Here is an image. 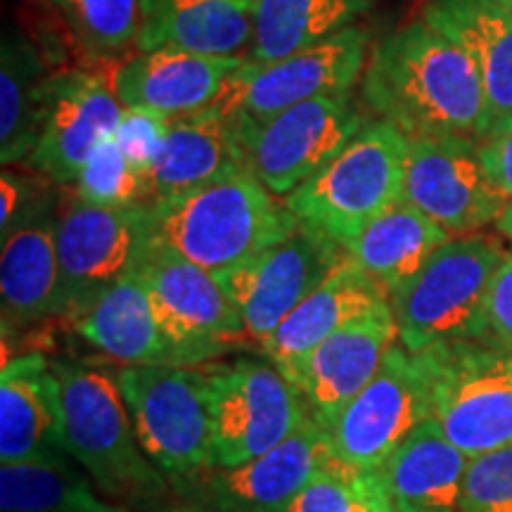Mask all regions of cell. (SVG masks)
Instances as JSON below:
<instances>
[{"label": "cell", "instance_id": "74e56055", "mask_svg": "<svg viewBox=\"0 0 512 512\" xmlns=\"http://www.w3.org/2000/svg\"><path fill=\"white\" fill-rule=\"evenodd\" d=\"M46 188H38L27 176H19L17 171L5 169L0 178V235L12 228L19 216L43 195Z\"/></svg>", "mask_w": 512, "mask_h": 512}, {"label": "cell", "instance_id": "603a6c76", "mask_svg": "<svg viewBox=\"0 0 512 512\" xmlns=\"http://www.w3.org/2000/svg\"><path fill=\"white\" fill-rule=\"evenodd\" d=\"M389 302V292L375 283L354 261L344 259L302 304L287 316L273 335L261 342L268 361L294 382L304 358L325 342L332 332L363 316L375 306Z\"/></svg>", "mask_w": 512, "mask_h": 512}, {"label": "cell", "instance_id": "7402d4cb", "mask_svg": "<svg viewBox=\"0 0 512 512\" xmlns=\"http://www.w3.org/2000/svg\"><path fill=\"white\" fill-rule=\"evenodd\" d=\"M422 22L451 38L475 62L482 79L489 133L512 131V17L494 0H427Z\"/></svg>", "mask_w": 512, "mask_h": 512}, {"label": "cell", "instance_id": "83f0119b", "mask_svg": "<svg viewBox=\"0 0 512 512\" xmlns=\"http://www.w3.org/2000/svg\"><path fill=\"white\" fill-rule=\"evenodd\" d=\"M50 79L41 50L17 27L0 53V159L5 166L34 155L46 119Z\"/></svg>", "mask_w": 512, "mask_h": 512}, {"label": "cell", "instance_id": "4fadbf2b", "mask_svg": "<svg viewBox=\"0 0 512 512\" xmlns=\"http://www.w3.org/2000/svg\"><path fill=\"white\" fill-rule=\"evenodd\" d=\"M366 57V31L349 27L285 60L268 64L245 60L209 110L223 117L266 119L320 95L349 93L366 69Z\"/></svg>", "mask_w": 512, "mask_h": 512}, {"label": "cell", "instance_id": "277c9868", "mask_svg": "<svg viewBox=\"0 0 512 512\" xmlns=\"http://www.w3.org/2000/svg\"><path fill=\"white\" fill-rule=\"evenodd\" d=\"M505 256L484 235L441 245L418 273L389 292L403 347L418 354L460 339L486 342V299Z\"/></svg>", "mask_w": 512, "mask_h": 512}, {"label": "cell", "instance_id": "d4e9b609", "mask_svg": "<svg viewBox=\"0 0 512 512\" xmlns=\"http://www.w3.org/2000/svg\"><path fill=\"white\" fill-rule=\"evenodd\" d=\"M242 169L245 162L228 117L207 107L171 119L157 162L143 178V204L181 195Z\"/></svg>", "mask_w": 512, "mask_h": 512}, {"label": "cell", "instance_id": "ba28073f", "mask_svg": "<svg viewBox=\"0 0 512 512\" xmlns=\"http://www.w3.org/2000/svg\"><path fill=\"white\" fill-rule=\"evenodd\" d=\"M432 361V420L467 458L512 446V349L479 339L425 349Z\"/></svg>", "mask_w": 512, "mask_h": 512}, {"label": "cell", "instance_id": "7bdbcfd3", "mask_svg": "<svg viewBox=\"0 0 512 512\" xmlns=\"http://www.w3.org/2000/svg\"><path fill=\"white\" fill-rule=\"evenodd\" d=\"M494 3L498 5V8H503L512 17V0H494Z\"/></svg>", "mask_w": 512, "mask_h": 512}, {"label": "cell", "instance_id": "b9f144b4", "mask_svg": "<svg viewBox=\"0 0 512 512\" xmlns=\"http://www.w3.org/2000/svg\"><path fill=\"white\" fill-rule=\"evenodd\" d=\"M162 512H221V510H207V508H195V505H185V508L162 510Z\"/></svg>", "mask_w": 512, "mask_h": 512}, {"label": "cell", "instance_id": "484cf974", "mask_svg": "<svg viewBox=\"0 0 512 512\" xmlns=\"http://www.w3.org/2000/svg\"><path fill=\"white\" fill-rule=\"evenodd\" d=\"M72 320L91 347L124 366H176L138 268Z\"/></svg>", "mask_w": 512, "mask_h": 512}, {"label": "cell", "instance_id": "d6986e66", "mask_svg": "<svg viewBox=\"0 0 512 512\" xmlns=\"http://www.w3.org/2000/svg\"><path fill=\"white\" fill-rule=\"evenodd\" d=\"M60 216L55 195L43 190L8 233L0 235V299L5 332L60 316Z\"/></svg>", "mask_w": 512, "mask_h": 512}, {"label": "cell", "instance_id": "52a82bcc", "mask_svg": "<svg viewBox=\"0 0 512 512\" xmlns=\"http://www.w3.org/2000/svg\"><path fill=\"white\" fill-rule=\"evenodd\" d=\"M200 368L207 375L214 467L264 456L311 418L297 384L268 358L211 361Z\"/></svg>", "mask_w": 512, "mask_h": 512}, {"label": "cell", "instance_id": "8fae6325", "mask_svg": "<svg viewBox=\"0 0 512 512\" xmlns=\"http://www.w3.org/2000/svg\"><path fill=\"white\" fill-rule=\"evenodd\" d=\"M138 273L176 366L200 368L219 361L247 335L242 316L216 275L174 249L150 242Z\"/></svg>", "mask_w": 512, "mask_h": 512}, {"label": "cell", "instance_id": "9c48e42d", "mask_svg": "<svg viewBox=\"0 0 512 512\" xmlns=\"http://www.w3.org/2000/svg\"><path fill=\"white\" fill-rule=\"evenodd\" d=\"M228 119L245 169L283 197L328 166L366 124L349 93L320 95L266 119Z\"/></svg>", "mask_w": 512, "mask_h": 512}, {"label": "cell", "instance_id": "ffe728a7", "mask_svg": "<svg viewBox=\"0 0 512 512\" xmlns=\"http://www.w3.org/2000/svg\"><path fill=\"white\" fill-rule=\"evenodd\" d=\"M242 57H207L159 48L131 55L114 67V93L124 107L155 112L164 119L202 112L219 98Z\"/></svg>", "mask_w": 512, "mask_h": 512}, {"label": "cell", "instance_id": "6da1fadb", "mask_svg": "<svg viewBox=\"0 0 512 512\" xmlns=\"http://www.w3.org/2000/svg\"><path fill=\"white\" fill-rule=\"evenodd\" d=\"M361 93L377 117L408 138L465 136L482 143L489 133L475 62L422 19L377 43L363 69Z\"/></svg>", "mask_w": 512, "mask_h": 512}, {"label": "cell", "instance_id": "9a60e30c", "mask_svg": "<svg viewBox=\"0 0 512 512\" xmlns=\"http://www.w3.org/2000/svg\"><path fill=\"white\" fill-rule=\"evenodd\" d=\"M401 200L451 238L496 223L510 202L486 174L482 143L465 136L408 138Z\"/></svg>", "mask_w": 512, "mask_h": 512}, {"label": "cell", "instance_id": "ac0fdd59", "mask_svg": "<svg viewBox=\"0 0 512 512\" xmlns=\"http://www.w3.org/2000/svg\"><path fill=\"white\" fill-rule=\"evenodd\" d=\"M396 342L399 328L392 304L384 302L332 332L304 358L294 384L320 427L330 432L344 408L373 380Z\"/></svg>", "mask_w": 512, "mask_h": 512}, {"label": "cell", "instance_id": "f35d334b", "mask_svg": "<svg viewBox=\"0 0 512 512\" xmlns=\"http://www.w3.org/2000/svg\"><path fill=\"white\" fill-rule=\"evenodd\" d=\"M482 162L496 188L512 200V131L482 140Z\"/></svg>", "mask_w": 512, "mask_h": 512}, {"label": "cell", "instance_id": "5b68a950", "mask_svg": "<svg viewBox=\"0 0 512 512\" xmlns=\"http://www.w3.org/2000/svg\"><path fill=\"white\" fill-rule=\"evenodd\" d=\"M408 136L387 119H373L328 166L285 197L287 209L347 247L387 209L401 202Z\"/></svg>", "mask_w": 512, "mask_h": 512}, {"label": "cell", "instance_id": "8d00e7d4", "mask_svg": "<svg viewBox=\"0 0 512 512\" xmlns=\"http://www.w3.org/2000/svg\"><path fill=\"white\" fill-rule=\"evenodd\" d=\"M486 342L512 349V252L498 268L486 299Z\"/></svg>", "mask_w": 512, "mask_h": 512}, {"label": "cell", "instance_id": "cb8c5ba5", "mask_svg": "<svg viewBox=\"0 0 512 512\" xmlns=\"http://www.w3.org/2000/svg\"><path fill=\"white\" fill-rule=\"evenodd\" d=\"M254 12L256 0H140L136 48L240 57L252 48Z\"/></svg>", "mask_w": 512, "mask_h": 512}, {"label": "cell", "instance_id": "7c38bea8", "mask_svg": "<svg viewBox=\"0 0 512 512\" xmlns=\"http://www.w3.org/2000/svg\"><path fill=\"white\" fill-rule=\"evenodd\" d=\"M344 259L347 249L339 242L299 221L285 240L214 275L242 316L247 337L261 344Z\"/></svg>", "mask_w": 512, "mask_h": 512}, {"label": "cell", "instance_id": "3957f363", "mask_svg": "<svg viewBox=\"0 0 512 512\" xmlns=\"http://www.w3.org/2000/svg\"><path fill=\"white\" fill-rule=\"evenodd\" d=\"M53 368L62 389L64 446L95 489L128 508L162 501L171 484L140 448L117 380L76 361H53Z\"/></svg>", "mask_w": 512, "mask_h": 512}, {"label": "cell", "instance_id": "2e32d148", "mask_svg": "<svg viewBox=\"0 0 512 512\" xmlns=\"http://www.w3.org/2000/svg\"><path fill=\"white\" fill-rule=\"evenodd\" d=\"M335 458L330 432L313 415L264 456L235 467H209L174 486L188 505L221 512H285L294 496Z\"/></svg>", "mask_w": 512, "mask_h": 512}, {"label": "cell", "instance_id": "4316f807", "mask_svg": "<svg viewBox=\"0 0 512 512\" xmlns=\"http://www.w3.org/2000/svg\"><path fill=\"white\" fill-rule=\"evenodd\" d=\"M467 463L437 422H422L380 470L394 512H460Z\"/></svg>", "mask_w": 512, "mask_h": 512}, {"label": "cell", "instance_id": "7a4b0ae2", "mask_svg": "<svg viewBox=\"0 0 512 512\" xmlns=\"http://www.w3.org/2000/svg\"><path fill=\"white\" fill-rule=\"evenodd\" d=\"M145 209L152 245L174 249L211 273L285 240L299 226L287 204L245 169Z\"/></svg>", "mask_w": 512, "mask_h": 512}, {"label": "cell", "instance_id": "44dd1931", "mask_svg": "<svg viewBox=\"0 0 512 512\" xmlns=\"http://www.w3.org/2000/svg\"><path fill=\"white\" fill-rule=\"evenodd\" d=\"M55 456L69 453L53 361L38 351L10 358L0 370V463Z\"/></svg>", "mask_w": 512, "mask_h": 512}, {"label": "cell", "instance_id": "30bf717a", "mask_svg": "<svg viewBox=\"0 0 512 512\" xmlns=\"http://www.w3.org/2000/svg\"><path fill=\"white\" fill-rule=\"evenodd\" d=\"M432 361L396 342L380 370L330 427L335 458L351 470L380 472L389 456L432 418Z\"/></svg>", "mask_w": 512, "mask_h": 512}, {"label": "cell", "instance_id": "e0dca14e", "mask_svg": "<svg viewBox=\"0 0 512 512\" xmlns=\"http://www.w3.org/2000/svg\"><path fill=\"white\" fill-rule=\"evenodd\" d=\"M121 62V60H119ZM117 62L69 69L50 79L46 119L29 162L57 185H76L83 166L117 133L124 105L114 93Z\"/></svg>", "mask_w": 512, "mask_h": 512}, {"label": "cell", "instance_id": "f546056e", "mask_svg": "<svg viewBox=\"0 0 512 512\" xmlns=\"http://www.w3.org/2000/svg\"><path fill=\"white\" fill-rule=\"evenodd\" d=\"M370 8V0H256L249 60L268 64L316 46Z\"/></svg>", "mask_w": 512, "mask_h": 512}, {"label": "cell", "instance_id": "4dcf8cb0", "mask_svg": "<svg viewBox=\"0 0 512 512\" xmlns=\"http://www.w3.org/2000/svg\"><path fill=\"white\" fill-rule=\"evenodd\" d=\"M72 456L0 465L3 512H131L93 489Z\"/></svg>", "mask_w": 512, "mask_h": 512}, {"label": "cell", "instance_id": "d6a6232c", "mask_svg": "<svg viewBox=\"0 0 512 512\" xmlns=\"http://www.w3.org/2000/svg\"><path fill=\"white\" fill-rule=\"evenodd\" d=\"M76 197L100 207L143 204V178L128 164L117 140H105L93 152L76 181Z\"/></svg>", "mask_w": 512, "mask_h": 512}, {"label": "cell", "instance_id": "8992f818", "mask_svg": "<svg viewBox=\"0 0 512 512\" xmlns=\"http://www.w3.org/2000/svg\"><path fill=\"white\" fill-rule=\"evenodd\" d=\"M133 430L171 489L214 467L207 375L188 366H124L114 375Z\"/></svg>", "mask_w": 512, "mask_h": 512}, {"label": "cell", "instance_id": "d590c367", "mask_svg": "<svg viewBox=\"0 0 512 512\" xmlns=\"http://www.w3.org/2000/svg\"><path fill=\"white\" fill-rule=\"evenodd\" d=\"M169 124L171 119L159 117L155 112L124 107L114 140H117L128 164L138 171L140 178H145L152 164L157 162L166 133H169Z\"/></svg>", "mask_w": 512, "mask_h": 512}, {"label": "cell", "instance_id": "ab89813d", "mask_svg": "<svg viewBox=\"0 0 512 512\" xmlns=\"http://www.w3.org/2000/svg\"><path fill=\"white\" fill-rule=\"evenodd\" d=\"M361 512H394L392 501H389V494H387V486H384L380 472H370L366 505H363Z\"/></svg>", "mask_w": 512, "mask_h": 512}, {"label": "cell", "instance_id": "5bb4252c", "mask_svg": "<svg viewBox=\"0 0 512 512\" xmlns=\"http://www.w3.org/2000/svg\"><path fill=\"white\" fill-rule=\"evenodd\" d=\"M147 245L145 204L100 207L76 197L57 228L60 316L76 318L107 287L136 271Z\"/></svg>", "mask_w": 512, "mask_h": 512}, {"label": "cell", "instance_id": "1f68e13d", "mask_svg": "<svg viewBox=\"0 0 512 512\" xmlns=\"http://www.w3.org/2000/svg\"><path fill=\"white\" fill-rule=\"evenodd\" d=\"M79 53L95 64L119 62L136 46L140 0H50Z\"/></svg>", "mask_w": 512, "mask_h": 512}, {"label": "cell", "instance_id": "f1b7e54d", "mask_svg": "<svg viewBox=\"0 0 512 512\" xmlns=\"http://www.w3.org/2000/svg\"><path fill=\"white\" fill-rule=\"evenodd\" d=\"M448 240L453 238L439 223L401 200L344 249L361 271L392 292L403 280L418 273L422 264Z\"/></svg>", "mask_w": 512, "mask_h": 512}, {"label": "cell", "instance_id": "836d02e7", "mask_svg": "<svg viewBox=\"0 0 512 512\" xmlns=\"http://www.w3.org/2000/svg\"><path fill=\"white\" fill-rule=\"evenodd\" d=\"M370 475L356 472L332 458L294 496L285 512H361Z\"/></svg>", "mask_w": 512, "mask_h": 512}, {"label": "cell", "instance_id": "e575fe53", "mask_svg": "<svg viewBox=\"0 0 512 512\" xmlns=\"http://www.w3.org/2000/svg\"><path fill=\"white\" fill-rule=\"evenodd\" d=\"M460 512H512V446L470 458Z\"/></svg>", "mask_w": 512, "mask_h": 512}, {"label": "cell", "instance_id": "60d3db41", "mask_svg": "<svg viewBox=\"0 0 512 512\" xmlns=\"http://www.w3.org/2000/svg\"><path fill=\"white\" fill-rule=\"evenodd\" d=\"M496 228H498V233L505 235V238L512 242V200L508 202V207L503 209V214L498 216Z\"/></svg>", "mask_w": 512, "mask_h": 512}]
</instances>
